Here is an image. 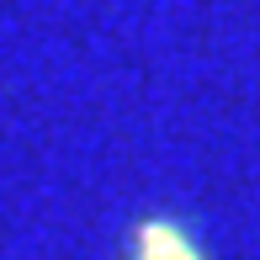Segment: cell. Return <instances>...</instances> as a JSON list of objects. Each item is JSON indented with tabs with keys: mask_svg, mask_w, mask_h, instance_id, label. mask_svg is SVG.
Returning a JSON list of instances; mask_svg holds the SVG:
<instances>
[{
	"mask_svg": "<svg viewBox=\"0 0 260 260\" xmlns=\"http://www.w3.org/2000/svg\"><path fill=\"white\" fill-rule=\"evenodd\" d=\"M122 260H207V244L191 223L170 218V212H149L133 223Z\"/></svg>",
	"mask_w": 260,
	"mask_h": 260,
	"instance_id": "obj_1",
	"label": "cell"
}]
</instances>
